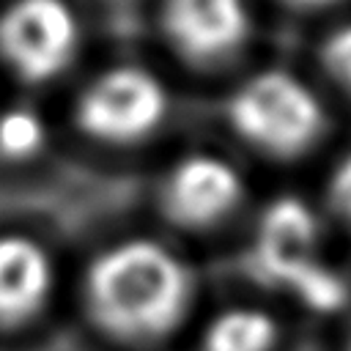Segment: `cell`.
<instances>
[{"instance_id":"obj_12","label":"cell","mask_w":351,"mask_h":351,"mask_svg":"<svg viewBox=\"0 0 351 351\" xmlns=\"http://www.w3.org/2000/svg\"><path fill=\"white\" fill-rule=\"evenodd\" d=\"M326 200H329L335 217L351 230V154H346L335 165L329 184H326Z\"/></svg>"},{"instance_id":"obj_3","label":"cell","mask_w":351,"mask_h":351,"mask_svg":"<svg viewBox=\"0 0 351 351\" xmlns=\"http://www.w3.org/2000/svg\"><path fill=\"white\" fill-rule=\"evenodd\" d=\"M233 132L271 159L304 156L326 132V112L307 82L282 69L244 80L228 101Z\"/></svg>"},{"instance_id":"obj_14","label":"cell","mask_w":351,"mask_h":351,"mask_svg":"<svg viewBox=\"0 0 351 351\" xmlns=\"http://www.w3.org/2000/svg\"><path fill=\"white\" fill-rule=\"evenodd\" d=\"M346 351H351V326H348V335H346Z\"/></svg>"},{"instance_id":"obj_7","label":"cell","mask_w":351,"mask_h":351,"mask_svg":"<svg viewBox=\"0 0 351 351\" xmlns=\"http://www.w3.org/2000/svg\"><path fill=\"white\" fill-rule=\"evenodd\" d=\"M159 27L181 60L217 66L247 47L252 16L247 0H162Z\"/></svg>"},{"instance_id":"obj_8","label":"cell","mask_w":351,"mask_h":351,"mask_svg":"<svg viewBox=\"0 0 351 351\" xmlns=\"http://www.w3.org/2000/svg\"><path fill=\"white\" fill-rule=\"evenodd\" d=\"M55 293L49 250L25 233H0V332L36 324Z\"/></svg>"},{"instance_id":"obj_9","label":"cell","mask_w":351,"mask_h":351,"mask_svg":"<svg viewBox=\"0 0 351 351\" xmlns=\"http://www.w3.org/2000/svg\"><path fill=\"white\" fill-rule=\"evenodd\" d=\"M280 321L261 304H228L208 315L197 335V351H277Z\"/></svg>"},{"instance_id":"obj_13","label":"cell","mask_w":351,"mask_h":351,"mask_svg":"<svg viewBox=\"0 0 351 351\" xmlns=\"http://www.w3.org/2000/svg\"><path fill=\"white\" fill-rule=\"evenodd\" d=\"M282 5L288 8H296V11H318V8H326V5H335L340 0H280Z\"/></svg>"},{"instance_id":"obj_11","label":"cell","mask_w":351,"mask_h":351,"mask_svg":"<svg viewBox=\"0 0 351 351\" xmlns=\"http://www.w3.org/2000/svg\"><path fill=\"white\" fill-rule=\"evenodd\" d=\"M318 58H321V69L326 71V77L346 96H351V22L340 25L321 41Z\"/></svg>"},{"instance_id":"obj_10","label":"cell","mask_w":351,"mask_h":351,"mask_svg":"<svg viewBox=\"0 0 351 351\" xmlns=\"http://www.w3.org/2000/svg\"><path fill=\"white\" fill-rule=\"evenodd\" d=\"M47 143V123L30 107H8L0 112V159L27 162L41 154Z\"/></svg>"},{"instance_id":"obj_5","label":"cell","mask_w":351,"mask_h":351,"mask_svg":"<svg viewBox=\"0 0 351 351\" xmlns=\"http://www.w3.org/2000/svg\"><path fill=\"white\" fill-rule=\"evenodd\" d=\"M80 36L69 0H8L0 8V60L25 82L60 77L80 49Z\"/></svg>"},{"instance_id":"obj_6","label":"cell","mask_w":351,"mask_h":351,"mask_svg":"<svg viewBox=\"0 0 351 351\" xmlns=\"http://www.w3.org/2000/svg\"><path fill=\"white\" fill-rule=\"evenodd\" d=\"M241 197V173L228 159L217 154H186L165 176L159 208L181 230H211L239 208Z\"/></svg>"},{"instance_id":"obj_1","label":"cell","mask_w":351,"mask_h":351,"mask_svg":"<svg viewBox=\"0 0 351 351\" xmlns=\"http://www.w3.org/2000/svg\"><path fill=\"white\" fill-rule=\"evenodd\" d=\"M195 302V274L167 244L121 239L93 255L82 277L85 315L121 346H154L178 332Z\"/></svg>"},{"instance_id":"obj_2","label":"cell","mask_w":351,"mask_h":351,"mask_svg":"<svg viewBox=\"0 0 351 351\" xmlns=\"http://www.w3.org/2000/svg\"><path fill=\"white\" fill-rule=\"evenodd\" d=\"M250 266L258 280L288 291L307 310L335 313L348 302V282L321 258V225L302 197L280 195L263 208Z\"/></svg>"},{"instance_id":"obj_4","label":"cell","mask_w":351,"mask_h":351,"mask_svg":"<svg viewBox=\"0 0 351 351\" xmlns=\"http://www.w3.org/2000/svg\"><path fill=\"white\" fill-rule=\"evenodd\" d=\"M170 112L165 82L132 63L96 74L74 101L77 129L107 145H134L151 137Z\"/></svg>"}]
</instances>
